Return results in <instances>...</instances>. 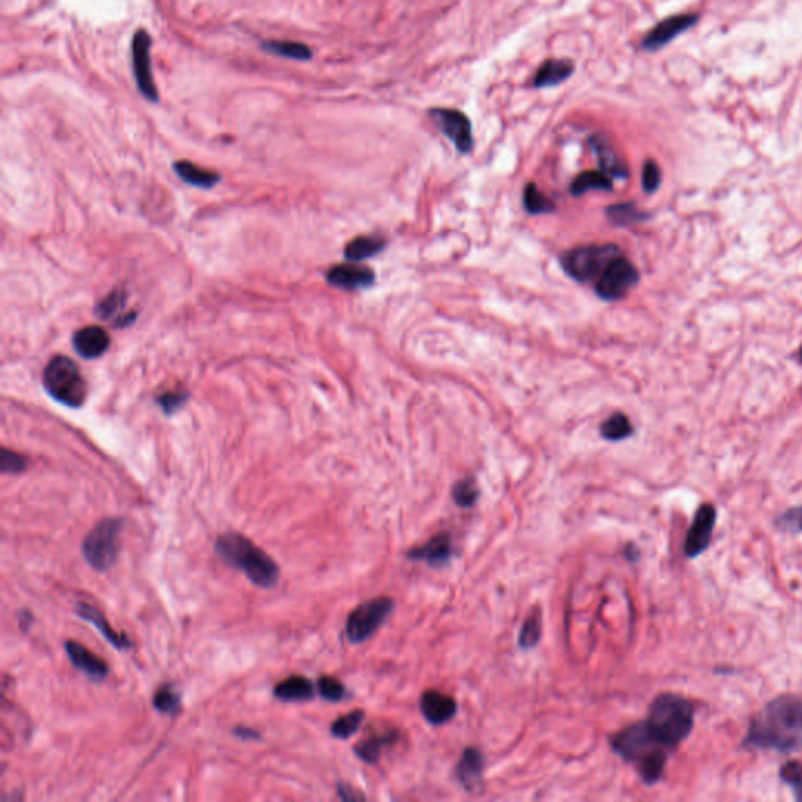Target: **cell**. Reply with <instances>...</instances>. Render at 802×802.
Wrapping results in <instances>:
<instances>
[{
    "label": "cell",
    "instance_id": "cell-22",
    "mask_svg": "<svg viewBox=\"0 0 802 802\" xmlns=\"http://www.w3.org/2000/svg\"><path fill=\"white\" fill-rule=\"evenodd\" d=\"M273 694L284 702H304L314 698V684L302 676H292L275 686Z\"/></svg>",
    "mask_w": 802,
    "mask_h": 802
},
{
    "label": "cell",
    "instance_id": "cell-36",
    "mask_svg": "<svg viewBox=\"0 0 802 802\" xmlns=\"http://www.w3.org/2000/svg\"><path fill=\"white\" fill-rule=\"evenodd\" d=\"M126 301H127L126 292L117 289V291L111 292L104 301H100V306L96 309V314L100 315L102 320H111L123 310Z\"/></svg>",
    "mask_w": 802,
    "mask_h": 802
},
{
    "label": "cell",
    "instance_id": "cell-27",
    "mask_svg": "<svg viewBox=\"0 0 802 802\" xmlns=\"http://www.w3.org/2000/svg\"><path fill=\"white\" fill-rule=\"evenodd\" d=\"M589 190L611 192L613 180L604 171H585V173L579 174L571 186V193L574 196H581Z\"/></svg>",
    "mask_w": 802,
    "mask_h": 802
},
{
    "label": "cell",
    "instance_id": "cell-44",
    "mask_svg": "<svg viewBox=\"0 0 802 802\" xmlns=\"http://www.w3.org/2000/svg\"><path fill=\"white\" fill-rule=\"evenodd\" d=\"M234 735L237 737H240L241 740H260V734L257 730H254L251 728H235Z\"/></svg>",
    "mask_w": 802,
    "mask_h": 802
},
{
    "label": "cell",
    "instance_id": "cell-1",
    "mask_svg": "<svg viewBox=\"0 0 802 802\" xmlns=\"http://www.w3.org/2000/svg\"><path fill=\"white\" fill-rule=\"evenodd\" d=\"M745 745L782 754L802 749V701L795 696H779L766 703L754 718Z\"/></svg>",
    "mask_w": 802,
    "mask_h": 802
},
{
    "label": "cell",
    "instance_id": "cell-19",
    "mask_svg": "<svg viewBox=\"0 0 802 802\" xmlns=\"http://www.w3.org/2000/svg\"><path fill=\"white\" fill-rule=\"evenodd\" d=\"M451 552V536L449 531L438 533L419 549H413L407 552L409 560L415 562H426L430 566H445L450 560Z\"/></svg>",
    "mask_w": 802,
    "mask_h": 802
},
{
    "label": "cell",
    "instance_id": "cell-8",
    "mask_svg": "<svg viewBox=\"0 0 802 802\" xmlns=\"http://www.w3.org/2000/svg\"><path fill=\"white\" fill-rule=\"evenodd\" d=\"M394 600L390 597H377L359 605L346 619L345 633L353 644L364 642L377 633L378 629L394 611Z\"/></svg>",
    "mask_w": 802,
    "mask_h": 802
},
{
    "label": "cell",
    "instance_id": "cell-33",
    "mask_svg": "<svg viewBox=\"0 0 802 802\" xmlns=\"http://www.w3.org/2000/svg\"><path fill=\"white\" fill-rule=\"evenodd\" d=\"M364 716L362 710H353L350 713L340 716L331 724V735L339 740L350 738L358 732L361 724L364 721Z\"/></svg>",
    "mask_w": 802,
    "mask_h": 802
},
{
    "label": "cell",
    "instance_id": "cell-10",
    "mask_svg": "<svg viewBox=\"0 0 802 802\" xmlns=\"http://www.w3.org/2000/svg\"><path fill=\"white\" fill-rule=\"evenodd\" d=\"M151 46L153 39L146 31H138L132 39V66L135 74L136 87L140 93L151 100L157 102L159 93L155 87L153 68H151Z\"/></svg>",
    "mask_w": 802,
    "mask_h": 802
},
{
    "label": "cell",
    "instance_id": "cell-38",
    "mask_svg": "<svg viewBox=\"0 0 802 802\" xmlns=\"http://www.w3.org/2000/svg\"><path fill=\"white\" fill-rule=\"evenodd\" d=\"M780 779L790 787L798 801L802 802V763L789 762L780 768Z\"/></svg>",
    "mask_w": 802,
    "mask_h": 802
},
{
    "label": "cell",
    "instance_id": "cell-2",
    "mask_svg": "<svg viewBox=\"0 0 802 802\" xmlns=\"http://www.w3.org/2000/svg\"><path fill=\"white\" fill-rule=\"evenodd\" d=\"M611 747L625 762L633 763L642 782L649 785L657 784L660 780L667 765V754L673 751L655 735L646 721L638 722L617 732L611 738Z\"/></svg>",
    "mask_w": 802,
    "mask_h": 802
},
{
    "label": "cell",
    "instance_id": "cell-14",
    "mask_svg": "<svg viewBox=\"0 0 802 802\" xmlns=\"http://www.w3.org/2000/svg\"><path fill=\"white\" fill-rule=\"evenodd\" d=\"M65 650H66V655L73 663V667L85 674L90 680L102 682L110 673V667L105 663V660H102L98 655H94L81 642L68 640L65 642Z\"/></svg>",
    "mask_w": 802,
    "mask_h": 802
},
{
    "label": "cell",
    "instance_id": "cell-29",
    "mask_svg": "<svg viewBox=\"0 0 802 802\" xmlns=\"http://www.w3.org/2000/svg\"><path fill=\"white\" fill-rule=\"evenodd\" d=\"M153 705L161 715L176 716L182 709V699L173 684H165L155 692Z\"/></svg>",
    "mask_w": 802,
    "mask_h": 802
},
{
    "label": "cell",
    "instance_id": "cell-3",
    "mask_svg": "<svg viewBox=\"0 0 802 802\" xmlns=\"http://www.w3.org/2000/svg\"><path fill=\"white\" fill-rule=\"evenodd\" d=\"M215 552L228 566L247 575L256 587L270 589L278 585V564L245 535L235 531L222 533L216 537Z\"/></svg>",
    "mask_w": 802,
    "mask_h": 802
},
{
    "label": "cell",
    "instance_id": "cell-6",
    "mask_svg": "<svg viewBox=\"0 0 802 802\" xmlns=\"http://www.w3.org/2000/svg\"><path fill=\"white\" fill-rule=\"evenodd\" d=\"M619 256H623V251L615 243L588 245L569 249L562 254V266L571 278L580 284H588L596 281V278L599 279L605 268Z\"/></svg>",
    "mask_w": 802,
    "mask_h": 802
},
{
    "label": "cell",
    "instance_id": "cell-43",
    "mask_svg": "<svg viewBox=\"0 0 802 802\" xmlns=\"http://www.w3.org/2000/svg\"><path fill=\"white\" fill-rule=\"evenodd\" d=\"M337 793H339L340 799H344V801H356V799H362V797L353 790L350 785H337Z\"/></svg>",
    "mask_w": 802,
    "mask_h": 802
},
{
    "label": "cell",
    "instance_id": "cell-31",
    "mask_svg": "<svg viewBox=\"0 0 802 802\" xmlns=\"http://www.w3.org/2000/svg\"><path fill=\"white\" fill-rule=\"evenodd\" d=\"M262 49L275 56L285 57L292 60H310L312 58V50L309 49L306 44L295 43V41H266L262 43Z\"/></svg>",
    "mask_w": 802,
    "mask_h": 802
},
{
    "label": "cell",
    "instance_id": "cell-45",
    "mask_svg": "<svg viewBox=\"0 0 802 802\" xmlns=\"http://www.w3.org/2000/svg\"><path fill=\"white\" fill-rule=\"evenodd\" d=\"M19 627L22 632H27V630L31 629V623H33V616H31V611H21L19 613Z\"/></svg>",
    "mask_w": 802,
    "mask_h": 802
},
{
    "label": "cell",
    "instance_id": "cell-9",
    "mask_svg": "<svg viewBox=\"0 0 802 802\" xmlns=\"http://www.w3.org/2000/svg\"><path fill=\"white\" fill-rule=\"evenodd\" d=\"M640 281V273L627 257L619 256L605 268L596 283V293L605 301L625 297Z\"/></svg>",
    "mask_w": 802,
    "mask_h": 802
},
{
    "label": "cell",
    "instance_id": "cell-12",
    "mask_svg": "<svg viewBox=\"0 0 802 802\" xmlns=\"http://www.w3.org/2000/svg\"><path fill=\"white\" fill-rule=\"evenodd\" d=\"M698 21L699 16L694 13L674 14V16L663 19L644 37L641 48L648 52H657L674 41L684 31H690L692 27L698 24Z\"/></svg>",
    "mask_w": 802,
    "mask_h": 802
},
{
    "label": "cell",
    "instance_id": "cell-5",
    "mask_svg": "<svg viewBox=\"0 0 802 802\" xmlns=\"http://www.w3.org/2000/svg\"><path fill=\"white\" fill-rule=\"evenodd\" d=\"M48 394L65 406L81 407L87 400V384L79 365L68 356L50 359L43 371Z\"/></svg>",
    "mask_w": 802,
    "mask_h": 802
},
{
    "label": "cell",
    "instance_id": "cell-20",
    "mask_svg": "<svg viewBox=\"0 0 802 802\" xmlns=\"http://www.w3.org/2000/svg\"><path fill=\"white\" fill-rule=\"evenodd\" d=\"M484 757L476 747H466L461 759L457 763V778L467 791H475L482 787Z\"/></svg>",
    "mask_w": 802,
    "mask_h": 802
},
{
    "label": "cell",
    "instance_id": "cell-35",
    "mask_svg": "<svg viewBox=\"0 0 802 802\" xmlns=\"http://www.w3.org/2000/svg\"><path fill=\"white\" fill-rule=\"evenodd\" d=\"M451 497L453 501L461 508H470L480 499V489L476 486L474 478H464L455 483V486L451 489Z\"/></svg>",
    "mask_w": 802,
    "mask_h": 802
},
{
    "label": "cell",
    "instance_id": "cell-7",
    "mask_svg": "<svg viewBox=\"0 0 802 802\" xmlns=\"http://www.w3.org/2000/svg\"><path fill=\"white\" fill-rule=\"evenodd\" d=\"M123 525V519H102L88 533L82 544V554L92 568L100 572L113 568L119 554V535Z\"/></svg>",
    "mask_w": 802,
    "mask_h": 802
},
{
    "label": "cell",
    "instance_id": "cell-37",
    "mask_svg": "<svg viewBox=\"0 0 802 802\" xmlns=\"http://www.w3.org/2000/svg\"><path fill=\"white\" fill-rule=\"evenodd\" d=\"M317 690L323 699L329 702H339L346 696V688L339 679H334L331 676H323L317 682Z\"/></svg>",
    "mask_w": 802,
    "mask_h": 802
},
{
    "label": "cell",
    "instance_id": "cell-26",
    "mask_svg": "<svg viewBox=\"0 0 802 802\" xmlns=\"http://www.w3.org/2000/svg\"><path fill=\"white\" fill-rule=\"evenodd\" d=\"M397 740H398V732L390 730L388 734L378 735V737H371V738L361 741L354 746V754L365 763L375 765L381 759L384 749L394 745Z\"/></svg>",
    "mask_w": 802,
    "mask_h": 802
},
{
    "label": "cell",
    "instance_id": "cell-16",
    "mask_svg": "<svg viewBox=\"0 0 802 802\" xmlns=\"http://www.w3.org/2000/svg\"><path fill=\"white\" fill-rule=\"evenodd\" d=\"M589 146L599 161L600 171H604L611 179H627L629 168L619 157L610 138L604 134H596L589 138Z\"/></svg>",
    "mask_w": 802,
    "mask_h": 802
},
{
    "label": "cell",
    "instance_id": "cell-4",
    "mask_svg": "<svg viewBox=\"0 0 802 802\" xmlns=\"http://www.w3.org/2000/svg\"><path fill=\"white\" fill-rule=\"evenodd\" d=\"M646 722L669 749H674L692 734L694 707L679 694L663 693L650 703Z\"/></svg>",
    "mask_w": 802,
    "mask_h": 802
},
{
    "label": "cell",
    "instance_id": "cell-13",
    "mask_svg": "<svg viewBox=\"0 0 802 802\" xmlns=\"http://www.w3.org/2000/svg\"><path fill=\"white\" fill-rule=\"evenodd\" d=\"M716 524V510L715 506L705 503L699 506L698 511L694 514L692 527L686 535L685 539V555L688 558H696L702 555L705 550L709 549L711 535L715 530Z\"/></svg>",
    "mask_w": 802,
    "mask_h": 802
},
{
    "label": "cell",
    "instance_id": "cell-15",
    "mask_svg": "<svg viewBox=\"0 0 802 802\" xmlns=\"http://www.w3.org/2000/svg\"><path fill=\"white\" fill-rule=\"evenodd\" d=\"M329 284L342 291H362L369 289L375 283V273L367 266L354 264L336 266L327 273Z\"/></svg>",
    "mask_w": 802,
    "mask_h": 802
},
{
    "label": "cell",
    "instance_id": "cell-30",
    "mask_svg": "<svg viewBox=\"0 0 802 802\" xmlns=\"http://www.w3.org/2000/svg\"><path fill=\"white\" fill-rule=\"evenodd\" d=\"M600 434L606 440H623L633 434V426L630 419L623 413H615L600 425Z\"/></svg>",
    "mask_w": 802,
    "mask_h": 802
},
{
    "label": "cell",
    "instance_id": "cell-46",
    "mask_svg": "<svg viewBox=\"0 0 802 802\" xmlns=\"http://www.w3.org/2000/svg\"><path fill=\"white\" fill-rule=\"evenodd\" d=\"M799 361H801V362H802V346H801V350H799Z\"/></svg>",
    "mask_w": 802,
    "mask_h": 802
},
{
    "label": "cell",
    "instance_id": "cell-40",
    "mask_svg": "<svg viewBox=\"0 0 802 802\" xmlns=\"http://www.w3.org/2000/svg\"><path fill=\"white\" fill-rule=\"evenodd\" d=\"M27 467V461L22 455L16 451L2 449L0 451V470L4 474H21Z\"/></svg>",
    "mask_w": 802,
    "mask_h": 802
},
{
    "label": "cell",
    "instance_id": "cell-25",
    "mask_svg": "<svg viewBox=\"0 0 802 802\" xmlns=\"http://www.w3.org/2000/svg\"><path fill=\"white\" fill-rule=\"evenodd\" d=\"M174 171L186 184L198 188H212L220 182V174L198 167L192 161H180L174 163Z\"/></svg>",
    "mask_w": 802,
    "mask_h": 802
},
{
    "label": "cell",
    "instance_id": "cell-23",
    "mask_svg": "<svg viewBox=\"0 0 802 802\" xmlns=\"http://www.w3.org/2000/svg\"><path fill=\"white\" fill-rule=\"evenodd\" d=\"M572 73L574 63L571 60H547L537 69L533 85L536 88L556 87L568 81Z\"/></svg>",
    "mask_w": 802,
    "mask_h": 802
},
{
    "label": "cell",
    "instance_id": "cell-41",
    "mask_svg": "<svg viewBox=\"0 0 802 802\" xmlns=\"http://www.w3.org/2000/svg\"><path fill=\"white\" fill-rule=\"evenodd\" d=\"M642 190L652 195L658 190L661 184V170L654 161H648L642 167Z\"/></svg>",
    "mask_w": 802,
    "mask_h": 802
},
{
    "label": "cell",
    "instance_id": "cell-21",
    "mask_svg": "<svg viewBox=\"0 0 802 802\" xmlns=\"http://www.w3.org/2000/svg\"><path fill=\"white\" fill-rule=\"evenodd\" d=\"M75 615L82 617V619H85L88 623H94L96 629L100 630L105 640L110 642L111 646H115L118 650H127V649L132 648V641H130L129 636L115 632L113 627H110V623H107L104 615L93 605L79 602L77 606H75Z\"/></svg>",
    "mask_w": 802,
    "mask_h": 802
},
{
    "label": "cell",
    "instance_id": "cell-11",
    "mask_svg": "<svg viewBox=\"0 0 802 802\" xmlns=\"http://www.w3.org/2000/svg\"><path fill=\"white\" fill-rule=\"evenodd\" d=\"M430 118L447 138H450L461 154H469L474 148L472 126L463 111L453 109H432Z\"/></svg>",
    "mask_w": 802,
    "mask_h": 802
},
{
    "label": "cell",
    "instance_id": "cell-34",
    "mask_svg": "<svg viewBox=\"0 0 802 802\" xmlns=\"http://www.w3.org/2000/svg\"><path fill=\"white\" fill-rule=\"evenodd\" d=\"M524 205L525 210L531 215H544V214H552L556 210L555 204L539 192L536 184H528L525 187Z\"/></svg>",
    "mask_w": 802,
    "mask_h": 802
},
{
    "label": "cell",
    "instance_id": "cell-32",
    "mask_svg": "<svg viewBox=\"0 0 802 802\" xmlns=\"http://www.w3.org/2000/svg\"><path fill=\"white\" fill-rule=\"evenodd\" d=\"M606 216L617 226H630L649 218L648 214L638 209L635 203L613 204L606 209Z\"/></svg>",
    "mask_w": 802,
    "mask_h": 802
},
{
    "label": "cell",
    "instance_id": "cell-39",
    "mask_svg": "<svg viewBox=\"0 0 802 802\" xmlns=\"http://www.w3.org/2000/svg\"><path fill=\"white\" fill-rule=\"evenodd\" d=\"M776 528L784 533H802V506L787 510L776 519Z\"/></svg>",
    "mask_w": 802,
    "mask_h": 802
},
{
    "label": "cell",
    "instance_id": "cell-24",
    "mask_svg": "<svg viewBox=\"0 0 802 802\" xmlns=\"http://www.w3.org/2000/svg\"><path fill=\"white\" fill-rule=\"evenodd\" d=\"M386 239L381 235H361L350 241L345 248V257L350 262L370 259L386 248Z\"/></svg>",
    "mask_w": 802,
    "mask_h": 802
},
{
    "label": "cell",
    "instance_id": "cell-18",
    "mask_svg": "<svg viewBox=\"0 0 802 802\" xmlns=\"http://www.w3.org/2000/svg\"><path fill=\"white\" fill-rule=\"evenodd\" d=\"M73 344L82 358L98 359L110 348V336L102 327L92 325L79 329L73 337Z\"/></svg>",
    "mask_w": 802,
    "mask_h": 802
},
{
    "label": "cell",
    "instance_id": "cell-17",
    "mask_svg": "<svg viewBox=\"0 0 802 802\" xmlns=\"http://www.w3.org/2000/svg\"><path fill=\"white\" fill-rule=\"evenodd\" d=\"M420 710L430 724L442 726L457 716L458 703L449 694L438 690H428L422 694Z\"/></svg>",
    "mask_w": 802,
    "mask_h": 802
},
{
    "label": "cell",
    "instance_id": "cell-42",
    "mask_svg": "<svg viewBox=\"0 0 802 802\" xmlns=\"http://www.w3.org/2000/svg\"><path fill=\"white\" fill-rule=\"evenodd\" d=\"M187 398H188V394H187V392H180V390H167V392H163V394L157 397V401H159V405H161V411H165L167 414H173L176 413L179 407L186 405Z\"/></svg>",
    "mask_w": 802,
    "mask_h": 802
},
{
    "label": "cell",
    "instance_id": "cell-28",
    "mask_svg": "<svg viewBox=\"0 0 802 802\" xmlns=\"http://www.w3.org/2000/svg\"><path fill=\"white\" fill-rule=\"evenodd\" d=\"M541 636H543V615L539 608H535L522 623V629L519 633V648L522 650L536 648L537 642L541 641Z\"/></svg>",
    "mask_w": 802,
    "mask_h": 802
}]
</instances>
